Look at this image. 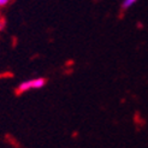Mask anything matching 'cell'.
I'll use <instances>...</instances> for the list:
<instances>
[{"mask_svg":"<svg viewBox=\"0 0 148 148\" xmlns=\"http://www.w3.org/2000/svg\"><path fill=\"white\" fill-rule=\"evenodd\" d=\"M4 28H5V19L0 18V30H3Z\"/></svg>","mask_w":148,"mask_h":148,"instance_id":"obj_3","label":"cell"},{"mask_svg":"<svg viewBox=\"0 0 148 148\" xmlns=\"http://www.w3.org/2000/svg\"><path fill=\"white\" fill-rule=\"evenodd\" d=\"M137 1H138V0H123V3H122V9H123V10H128V9H130L132 5H135Z\"/></svg>","mask_w":148,"mask_h":148,"instance_id":"obj_2","label":"cell"},{"mask_svg":"<svg viewBox=\"0 0 148 148\" xmlns=\"http://www.w3.org/2000/svg\"><path fill=\"white\" fill-rule=\"evenodd\" d=\"M46 84V79L42 77H38V78H33V79H27L24 82H22L18 88L17 92L18 93H25L32 89H41Z\"/></svg>","mask_w":148,"mask_h":148,"instance_id":"obj_1","label":"cell"},{"mask_svg":"<svg viewBox=\"0 0 148 148\" xmlns=\"http://www.w3.org/2000/svg\"><path fill=\"white\" fill-rule=\"evenodd\" d=\"M10 3V0H0V6H5Z\"/></svg>","mask_w":148,"mask_h":148,"instance_id":"obj_4","label":"cell"}]
</instances>
